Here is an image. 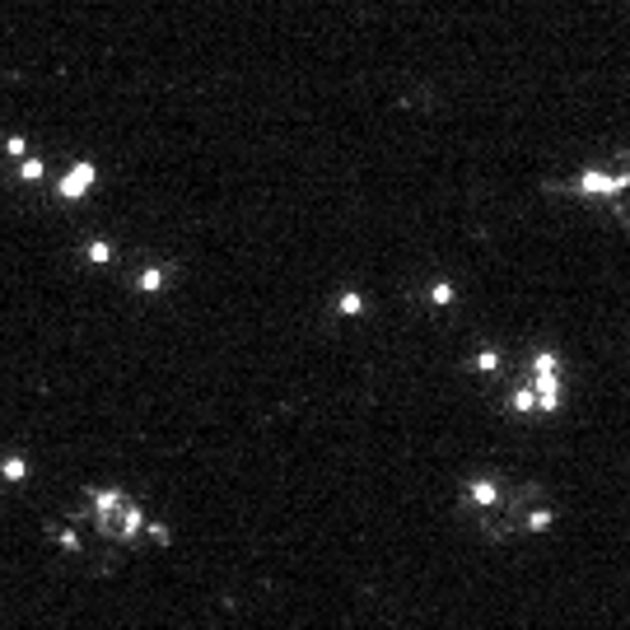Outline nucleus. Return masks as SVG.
<instances>
[{"instance_id":"obj_1","label":"nucleus","mask_w":630,"mask_h":630,"mask_svg":"<svg viewBox=\"0 0 630 630\" xmlns=\"http://www.w3.org/2000/svg\"><path fill=\"white\" fill-rule=\"evenodd\" d=\"M93 187H98V164H93V159H75V164L52 183V197L61 201V206H79V201L93 197Z\"/></svg>"},{"instance_id":"obj_2","label":"nucleus","mask_w":630,"mask_h":630,"mask_svg":"<svg viewBox=\"0 0 630 630\" xmlns=\"http://www.w3.org/2000/svg\"><path fill=\"white\" fill-rule=\"evenodd\" d=\"M145 528H150V509L140 505L136 495H126L122 509H117V518H112V532H108V537H117V541H140V537H145Z\"/></svg>"},{"instance_id":"obj_3","label":"nucleus","mask_w":630,"mask_h":630,"mask_svg":"<svg viewBox=\"0 0 630 630\" xmlns=\"http://www.w3.org/2000/svg\"><path fill=\"white\" fill-rule=\"evenodd\" d=\"M462 500L472 509H500L505 505V481L495 477V472H477V477H467V486H462Z\"/></svg>"},{"instance_id":"obj_4","label":"nucleus","mask_w":630,"mask_h":630,"mask_svg":"<svg viewBox=\"0 0 630 630\" xmlns=\"http://www.w3.org/2000/svg\"><path fill=\"white\" fill-rule=\"evenodd\" d=\"M33 477V453H24V448H10V453H0V486H29Z\"/></svg>"},{"instance_id":"obj_5","label":"nucleus","mask_w":630,"mask_h":630,"mask_svg":"<svg viewBox=\"0 0 630 630\" xmlns=\"http://www.w3.org/2000/svg\"><path fill=\"white\" fill-rule=\"evenodd\" d=\"M173 537H178V532H173V523H169V518H150V528H145V541H150V546L169 551Z\"/></svg>"}]
</instances>
